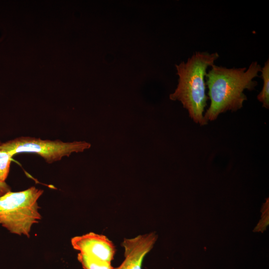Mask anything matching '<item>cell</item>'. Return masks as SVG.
<instances>
[{"instance_id":"cell-2","label":"cell","mask_w":269,"mask_h":269,"mask_svg":"<svg viewBox=\"0 0 269 269\" xmlns=\"http://www.w3.org/2000/svg\"><path fill=\"white\" fill-rule=\"evenodd\" d=\"M219 57L217 52H196L186 62L175 65L179 77L178 85L169 98L179 101L190 118L201 126L208 122L203 115L208 99L206 95L207 70Z\"/></svg>"},{"instance_id":"cell-3","label":"cell","mask_w":269,"mask_h":269,"mask_svg":"<svg viewBox=\"0 0 269 269\" xmlns=\"http://www.w3.org/2000/svg\"><path fill=\"white\" fill-rule=\"evenodd\" d=\"M42 193L32 186L0 197V224L12 233L29 237L32 226L41 218L37 200Z\"/></svg>"},{"instance_id":"cell-8","label":"cell","mask_w":269,"mask_h":269,"mask_svg":"<svg viewBox=\"0 0 269 269\" xmlns=\"http://www.w3.org/2000/svg\"><path fill=\"white\" fill-rule=\"evenodd\" d=\"M77 259L84 269H114L110 262L98 260L80 253Z\"/></svg>"},{"instance_id":"cell-9","label":"cell","mask_w":269,"mask_h":269,"mask_svg":"<svg viewBox=\"0 0 269 269\" xmlns=\"http://www.w3.org/2000/svg\"><path fill=\"white\" fill-rule=\"evenodd\" d=\"M12 157L8 152L0 150V181L5 182L7 178Z\"/></svg>"},{"instance_id":"cell-10","label":"cell","mask_w":269,"mask_h":269,"mask_svg":"<svg viewBox=\"0 0 269 269\" xmlns=\"http://www.w3.org/2000/svg\"><path fill=\"white\" fill-rule=\"evenodd\" d=\"M10 191V187L5 182L0 181V197Z\"/></svg>"},{"instance_id":"cell-5","label":"cell","mask_w":269,"mask_h":269,"mask_svg":"<svg viewBox=\"0 0 269 269\" xmlns=\"http://www.w3.org/2000/svg\"><path fill=\"white\" fill-rule=\"evenodd\" d=\"M71 242L73 248L82 254L104 262L111 263L113 260L114 245L104 235L90 232L74 237Z\"/></svg>"},{"instance_id":"cell-1","label":"cell","mask_w":269,"mask_h":269,"mask_svg":"<svg viewBox=\"0 0 269 269\" xmlns=\"http://www.w3.org/2000/svg\"><path fill=\"white\" fill-rule=\"evenodd\" d=\"M211 67L205 76L210 100L204 115L207 122L216 120L222 113L242 108L247 100L244 91L255 90L258 83L254 79L259 77L262 68L257 61L252 62L248 68H227L215 64Z\"/></svg>"},{"instance_id":"cell-4","label":"cell","mask_w":269,"mask_h":269,"mask_svg":"<svg viewBox=\"0 0 269 269\" xmlns=\"http://www.w3.org/2000/svg\"><path fill=\"white\" fill-rule=\"evenodd\" d=\"M90 147L91 144L86 141L64 142L27 136L0 143V150L6 151L12 156L21 152H32L40 155L48 163L58 161L72 152H82Z\"/></svg>"},{"instance_id":"cell-7","label":"cell","mask_w":269,"mask_h":269,"mask_svg":"<svg viewBox=\"0 0 269 269\" xmlns=\"http://www.w3.org/2000/svg\"><path fill=\"white\" fill-rule=\"evenodd\" d=\"M261 77L263 80V86L261 92L257 96L258 100L262 103L263 107L269 108V60L265 62L261 68Z\"/></svg>"},{"instance_id":"cell-6","label":"cell","mask_w":269,"mask_h":269,"mask_svg":"<svg viewBox=\"0 0 269 269\" xmlns=\"http://www.w3.org/2000/svg\"><path fill=\"white\" fill-rule=\"evenodd\" d=\"M156 240L157 235L154 233L125 239L122 243L125 260L114 269H141L144 257L152 249Z\"/></svg>"}]
</instances>
